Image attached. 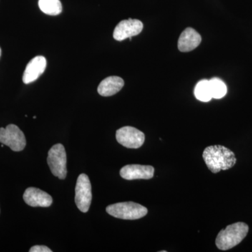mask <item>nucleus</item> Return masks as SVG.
<instances>
[{
    "instance_id": "obj_1",
    "label": "nucleus",
    "mask_w": 252,
    "mask_h": 252,
    "mask_svg": "<svg viewBox=\"0 0 252 252\" xmlns=\"http://www.w3.org/2000/svg\"><path fill=\"white\" fill-rule=\"evenodd\" d=\"M204 161L212 173H218L221 170L232 168L237 159L235 154L229 149L221 145L207 147L203 154Z\"/></svg>"
},
{
    "instance_id": "obj_2",
    "label": "nucleus",
    "mask_w": 252,
    "mask_h": 252,
    "mask_svg": "<svg viewBox=\"0 0 252 252\" xmlns=\"http://www.w3.org/2000/svg\"><path fill=\"white\" fill-rule=\"evenodd\" d=\"M249 226L243 222H237L220 230L217 235L216 245L220 250H230L239 245L247 236Z\"/></svg>"
},
{
    "instance_id": "obj_3",
    "label": "nucleus",
    "mask_w": 252,
    "mask_h": 252,
    "mask_svg": "<svg viewBox=\"0 0 252 252\" xmlns=\"http://www.w3.org/2000/svg\"><path fill=\"white\" fill-rule=\"evenodd\" d=\"M106 211L111 216L125 220H140L148 213L145 207L134 202H125L109 205Z\"/></svg>"
},
{
    "instance_id": "obj_4",
    "label": "nucleus",
    "mask_w": 252,
    "mask_h": 252,
    "mask_svg": "<svg viewBox=\"0 0 252 252\" xmlns=\"http://www.w3.org/2000/svg\"><path fill=\"white\" fill-rule=\"evenodd\" d=\"M48 165L55 177L64 180L67 176V154L64 146L55 144L50 149L47 158Z\"/></svg>"
},
{
    "instance_id": "obj_5",
    "label": "nucleus",
    "mask_w": 252,
    "mask_h": 252,
    "mask_svg": "<svg viewBox=\"0 0 252 252\" xmlns=\"http://www.w3.org/2000/svg\"><path fill=\"white\" fill-rule=\"evenodd\" d=\"M0 142L8 146L14 152H21L26 146L24 133L14 124H9L5 128H0Z\"/></svg>"
},
{
    "instance_id": "obj_6",
    "label": "nucleus",
    "mask_w": 252,
    "mask_h": 252,
    "mask_svg": "<svg viewBox=\"0 0 252 252\" xmlns=\"http://www.w3.org/2000/svg\"><path fill=\"white\" fill-rule=\"evenodd\" d=\"M91 184L86 174H81L77 179L75 188L76 205L82 212H87L90 208L92 200Z\"/></svg>"
},
{
    "instance_id": "obj_7",
    "label": "nucleus",
    "mask_w": 252,
    "mask_h": 252,
    "mask_svg": "<svg viewBox=\"0 0 252 252\" xmlns=\"http://www.w3.org/2000/svg\"><path fill=\"white\" fill-rule=\"evenodd\" d=\"M116 138L119 144L126 148L138 149L144 144L145 135L135 127L126 126L117 131Z\"/></svg>"
},
{
    "instance_id": "obj_8",
    "label": "nucleus",
    "mask_w": 252,
    "mask_h": 252,
    "mask_svg": "<svg viewBox=\"0 0 252 252\" xmlns=\"http://www.w3.org/2000/svg\"><path fill=\"white\" fill-rule=\"evenodd\" d=\"M143 29V24L137 19L124 20L114 29L113 36L117 41L125 40L127 38L138 35Z\"/></svg>"
},
{
    "instance_id": "obj_9",
    "label": "nucleus",
    "mask_w": 252,
    "mask_h": 252,
    "mask_svg": "<svg viewBox=\"0 0 252 252\" xmlns=\"http://www.w3.org/2000/svg\"><path fill=\"white\" fill-rule=\"evenodd\" d=\"M154 175V167L151 165H127L120 171L121 177L127 180H149Z\"/></svg>"
},
{
    "instance_id": "obj_10",
    "label": "nucleus",
    "mask_w": 252,
    "mask_h": 252,
    "mask_svg": "<svg viewBox=\"0 0 252 252\" xmlns=\"http://www.w3.org/2000/svg\"><path fill=\"white\" fill-rule=\"evenodd\" d=\"M46 67V60L44 56H36L32 59L23 73V83L28 84L34 82L44 72Z\"/></svg>"
},
{
    "instance_id": "obj_11",
    "label": "nucleus",
    "mask_w": 252,
    "mask_h": 252,
    "mask_svg": "<svg viewBox=\"0 0 252 252\" xmlns=\"http://www.w3.org/2000/svg\"><path fill=\"white\" fill-rule=\"evenodd\" d=\"M23 200L31 207H47L53 203L52 197L40 189L30 187L23 194Z\"/></svg>"
},
{
    "instance_id": "obj_12",
    "label": "nucleus",
    "mask_w": 252,
    "mask_h": 252,
    "mask_svg": "<svg viewBox=\"0 0 252 252\" xmlns=\"http://www.w3.org/2000/svg\"><path fill=\"white\" fill-rule=\"evenodd\" d=\"M200 34L191 28H188L181 34L178 41V49L182 52H189L196 49L201 42Z\"/></svg>"
},
{
    "instance_id": "obj_13",
    "label": "nucleus",
    "mask_w": 252,
    "mask_h": 252,
    "mask_svg": "<svg viewBox=\"0 0 252 252\" xmlns=\"http://www.w3.org/2000/svg\"><path fill=\"white\" fill-rule=\"evenodd\" d=\"M124 86V81L122 78L112 76L104 79L99 84L97 88V92L104 97L114 95L122 90Z\"/></svg>"
},
{
    "instance_id": "obj_14",
    "label": "nucleus",
    "mask_w": 252,
    "mask_h": 252,
    "mask_svg": "<svg viewBox=\"0 0 252 252\" xmlns=\"http://www.w3.org/2000/svg\"><path fill=\"white\" fill-rule=\"evenodd\" d=\"M39 6L42 12L50 16H57L62 12L60 0H39Z\"/></svg>"
},
{
    "instance_id": "obj_15",
    "label": "nucleus",
    "mask_w": 252,
    "mask_h": 252,
    "mask_svg": "<svg viewBox=\"0 0 252 252\" xmlns=\"http://www.w3.org/2000/svg\"><path fill=\"white\" fill-rule=\"evenodd\" d=\"M195 97L202 102H209L212 98L210 82L207 79L199 81L194 90Z\"/></svg>"
},
{
    "instance_id": "obj_16",
    "label": "nucleus",
    "mask_w": 252,
    "mask_h": 252,
    "mask_svg": "<svg viewBox=\"0 0 252 252\" xmlns=\"http://www.w3.org/2000/svg\"><path fill=\"white\" fill-rule=\"evenodd\" d=\"M212 98L220 99L224 97L227 93V87L225 83L219 78H212L209 80Z\"/></svg>"
},
{
    "instance_id": "obj_17",
    "label": "nucleus",
    "mask_w": 252,
    "mask_h": 252,
    "mask_svg": "<svg viewBox=\"0 0 252 252\" xmlns=\"http://www.w3.org/2000/svg\"><path fill=\"white\" fill-rule=\"evenodd\" d=\"M30 252H52V250L46 246H41V245H36L32 247L30 250Z\"/></svg>"
},
{
    "instance_id": "obj_18",
    "label": "nucleus",
    "mask_w": 252,
    "mask_h": 252,
    "mask_svg": "<svg viewBox=\"0 0 252 252\" xmlns=\"http://www.w3.org/2000/svg\"><path fill=\"white\" fill-rule=\"evenodd\" d=\"M1 48H0V58H1Z\"/></svg>"
}]
</instances>
